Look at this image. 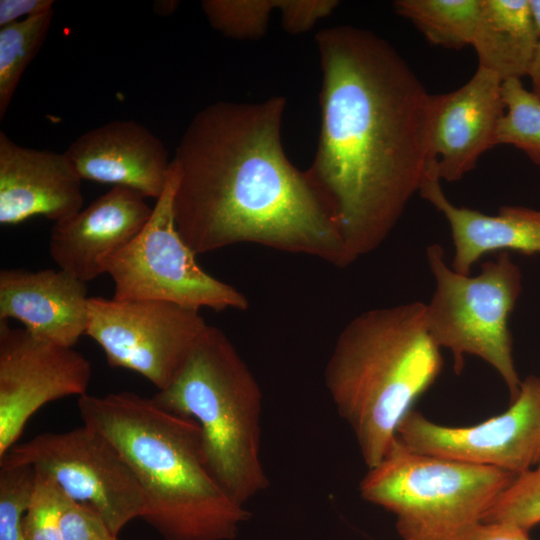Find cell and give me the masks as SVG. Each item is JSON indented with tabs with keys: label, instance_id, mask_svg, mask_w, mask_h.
Listing matches in <instances>:
<instances>
[{
	"label": "cell",
	"instance_id": "obj_1",
	"mask_svg": "<svg viewBox=\"0 0 540 540\" xmlns=\"http://www.w3.org/2000/svg\"><path fill=\"white\" fill-rule=\"evenodd\" d=\"M321 125L306 170L329 209L347 265L389 236L433 164L432 99L385 39L338 25L315 37Z\"/></svg>",
	"mask_w": 540,
	"mask_h": 540
},
{
	"label": "cell",
	"instance_id": "obj_2",
	"mask_svg": "<svg viewBox=\"0 0 540 540\" xmlns=\"http://www.w3.org/2000/svg\"><path fill=\"white\" fill-rule=\"evenodd\" d=\"M285 109L281 96L217 101L188 124L172 160L173 209L196 255L253 243L347 266L329 209L283 149Z\"/></svg>",
	"mask_w": 540,
	"mask_h": 540
},
{
	"label": "cell",
	"instance_id": "obj_3",
	"mask_svg": "<svg viewBox=\"0 0 540 540\" xmlns=\"http://www.w3.org/2000/svg\"><path fill=\"white\" fill-rule=\"evenodd\" d=\"M83 424L108 438L145 495L142 516L165 540H232L251 514L212 475L197 422L122 391L85 394Z\"/></svg>",
	"mask_w": 540,
	"mask_h": 540
},
{
	"label": "cell",
	"instance_id": "obj_4",
	"mask_svg": "<svg viewBox=\"0 0 540 540\" xmlns=\"http://www.w3.org/2000/svg\"><path fill=\"white\" fill-rule=\"evenodd\" d=\"M442 366L440 348L428 331L426 303L370 309L341 330L324 383L368 469L382 460L401 421Z\"/></svg>",
	"mask_w": 540,
	"mask_h": 540
},
{
	"label": "cell",
	"instance_id": "obj_5",
	"mask_svg": "<svg viewBox=\"0 0 540 540\" xmlns=\"http://www.w3.org/2000/svg\"><path fill=\"white\" fill-rule=\"evenodd\" d=\"M152 398L197 422L207 465L232 499L245 506L268 488L261 458L262 391L221 329L208 324L172 382Z\"/></svg>",
	"mask_w": 540,
	"mask_h": 540
},
{
	"label": "cell",
	"instance_id": "obj_6",
	"mask_svg": "<svg viewBox=\"0 0 540 540\" xmlns=\"http://www.w3.org/2000/svg\"><path fill=\"white\" fill-rule=\"evenodd\" d=\"M517 475L409 450L397 438L359 484L396 517L402 540H469Z\"/></svg>",
	"mask_w": 540,
	"mask_h": 540
},
{
	"label": "cell",
	"instance_id": "obj_7",
	"mask_svg": "<svg viewBox=\"0 0 540 540\" xmlns=\"http://www.w3.org/2000/svg\"><path fill=\"white\" fill-rule=\"evenodd\" d=\"M427 262L435 290L426 304L428 331L438 347L448 349L460 373L464 357L488 363L504 381L511 402L521 388L513 357L508 319L522 289L521 270L508 252L484 262L475 276L447 265L439 244L427 247Z\"/></svg>",
	"mask_w": 540,
	"mask_h": 540
},
{
	"label": "cell",
	"instance_id": "obj_8",
	"mask_svg": "<svg viewBox=\"0 0 540 540\" xmlns=\"http://www.w3.org/2000/svg\"><path fill=\"white\" fill-rule=\"evenodd\" d=\"M176 180L171 161L165 189L141 232L104 260L103 271L114 282L113 298L166 301L197 310H247V297L207 273L179 234L173 209Z\"/></svg>",
	"mask_w": 540,
	"mask_h": 540
},
{
	"label": "cell",
	"instance_id": "obj_9",
	"mask_svg": "<svg viewBox=\"0 0 540 540\" xmlns=\"http://www.w3.org/2000/svg\"><path fill=\"white\" fill-rule=\"evenodd\" d=\"M0 464L29 465L47 474L70 500L101 516L117 536L143 516L145 495L128 462L108 438L85 424L15 444Z\"/></svg>",
	"mask_w": 540,
	"mask_h": 540
},
{
	"label": "cell",
	"instance_id": "obj_10",
	"mask_svg": "<svg viewBox=\"0 0 540 540\" xmlns=\"http://www.w3.org/2000/svg\"><path fill=\"white\" fill-rule=\"evenodd\" d=\"M207 325L199 310L171 302L89 297L85 335L111 367L135 371L162 390Z\"/></svg>",
	"mask_w": 540,
	"mask_h": 540
},
{
	"label": "cell",
	"instance_id": "obj_11",
	"mask_svg": "<svg viewBox=\"0 0 540 540\" xmlns=\"http://www.w3.org/2000/svg\"><path fill=\"white\" fill-rule=\"evenodd\" d=\"M396 438L421 454L516 475L529 471L540 458V378L523 380L505 412L468 427L440 425L413 409L398 426Z\"/></svg>",
	"mask_w": 540,
	"mask_h": 540
},
{
	"label": "cell",
	"instance_id": "obj_12",
	"mask_svg": "<svg viewBox=\"0 0 540 540\" xmlns=\"http://www.w3.org/2000/svg\"><path fill=\"white\" fill-rule=\"evenodd\" d=\"M90 362L73 347L0 321V458L49 402L87 394Z\"/></svg>",
	"mask_w": 540,
	"mask_h": 540
},
{
	"label": "cell",
	"instance_id": "obj_13",
	"mask_svg": "<svg viewBox=\"0 0 540 540\" xmlns=\"http://www.w3.org/2000/svg\"><path fill=\"white\" fill-rule=\"evenodd\" d=\"M504 109L502 81L481 67L460 88L433 95L430 150L440 180H460L495 146Z\"/></svg>",
	"mask_w": 540,
	"mask_h": 540
},
{
	"label": "cell",
	"instance_id": "obj_14",
	"mask_svg": "<svg viewBox=\"0 0 540 540\" xmlns=\"http://www.w3.org/2000/svg\"><path fill=\"white\" fill-rule=\"evenodd\" d=\"M144 198L114 186L69 220L54 223L49 241L54 262L86 283L103 274L104 260L128 245L149 220L153 208Z\"/></svg>",
	"mask_w": 540,
	"mask_h": 540
},
{
	"label": "cell",
	"instance_id": "obj_15",
	"mask_svg": "<svg viewBox=\"0 0 540 540\" xmlns=\"http://www.w3.org/2000/svg\"><path fill=\"white\" fill-rule=\"evenodd\" d=\"M81 177L62 153L18 145L0 132V223L41 215L64 222L81 211Z\"/></svg>",
	"mask_w": 540,
	"mask_h": 540
},
{
	"label": "cell",
	"instance_id": "obj_16",
	"mask_svg": "<svg viewBox=\"0 0 540 540\" xmlns=\"http://www.w3.org/2000/svg\"><path fill=\"white\" fill-rule=\"evenodd\" d=\"M64 154L82 180L126 187L156 200L171 165L163 142L134 120H114L90 130Z\"/></svg>",
	"mask_w": 540,
	"mask_h": 540
},
{
	"label": "cell",
	"instance_id": "obj_17",
	"mask_svg": "<svg viewBox=\"0 0 540 540\" xmlns=\"http://www.w3.org/2000/svg\"><path fill=\"white\" fill-rule=\"evenodd\" d=\"M86 282L62 269L0 271V321L16 319L32 334L73 347L88 324Z\"/></svg>",
	"mask_w": 540,
	"mask_h": 540
},
{
	"label": "cell",
	"instance_id": "obj_18",
	"mask_svg": "<svg viewBox=\"0 0 540 540\" xmlns=\"http://www.w3.org/2000/svg\"><path fill=\"white\" fill-rule=\"evenodd\" d=\"M437 171L432 167L420 195L440 211L449 223L454 255L451 268L469 275L485 254L513 250L540 253V210L523 206H503L496 215L454 205L444 194Z\"/></svg>",
	"mask_w": 540,
	"mask_h": 540
},
{
	"label": "cell",
	"instance_id": "obj_19",
	"mask_svg": "<svg viewBox=\"0 0 540 540\" xmlns=\"http://www.w3.org/2000/svg\"><path fill=\"white\" fill-rule=\"evenodd\" d=\"M529 0H481L472 45L478 67L502 82L528 75L539 42Z\"/></svg>",
	"mask_w": 540,
	"mask_h": 540
},
{
	"label": "cell",
	"instance_id": "obj_20",
	"mask_svg": "<svg viewBox=\"0 0 540 540\" xmlns=\"http://www.w3.org/2000/svg\"><path fill=\"white\" fill-rule=\"evenodd\" d=\"M397 14L411 21L432 44L459 49L472 45L481 0H397Z\"/></svg>",
	"mask_w": 540,
	"mask_h": 540
},
{
	"label": "cell",
	"instance_id": "obj_21",
	"mask_svg": "<svg viewBox=\"0 0 540 540\" xmlns=\"http://www.w3.org/2000/svg\"><path fill=\"white\" fill-rule=\"evenodd\" d=\"M54 11L0 27V119L28 64L43 45Z\"/></svg>",
	"mask_w": 540,
	"mask_h": 540
},
{
	"label": "cell",
	"instance_id": "obj_22",
	"mask_svg": "<svg viewBox=\"0 0 540 540\" xmlns=\"http://www.w3.org/2000/svg\"><path fill=\"white\" fill-rule=\"evenodd\" d=\"M506 113L499 120L495 146L513 145L540 165V97L526 90L520 79L502 82Z\"/></svg>",
	"mask_w": 540,
	"mask_h": 540
},
{
	"label": "cell",
	"instance_id": "obj_23",
	"mask_svg": "<svg viewBox=\"0 0 540 540\" xmlns=\"http://www.w3.org/2000/svg\"><path fill=\"white\" fill-rule=\"evenodd\" d=\"M279 0H204L201 8L213 29L240 40L261 38Z\"/></svg>",
	"mask_w": 540,
	"mask_h": 540
},
{
	"label": "cell",
	"instance_id": "obj_24",
	"mask_svg": "<svg viewBox=\"0 0 540 540\" xmlns=\"http://www.w3.org/2000/svg\"><path fill=\"white\" fill-rule=\"evenodd\" d=\"M507 523L529 530L540 523V470L521 473L498 497L483 523Z\"/></svg>",
	"mask_w": 540,
	"mask_h": 540
},
{
	"label": "cell",
	"instance_id": "obj_25",
	"mask_svg": "<svg viewBox=\"0 0 540 540\" xmlns=\"http://www.w3.org/2000/svg\"><path fill=\"white\" fill-rule=\"evenodd\" d=\"M34 486L23 516L27 540H63L61 514L66 495L47 474L35 470Z\"/></svg>",
	"mask_w": 540,
	"mask_h": 540
},
{
	"label": "cell",
	"instance_id": "obj_26",
	"mask_svg": "<svg viewBox=\"0 0 540 540\" xmlns=\"http://www.w3.org/2000/svg\"><path fill=\"white\" fill-rule=\"evenodd\" d=\"M35 475V469L29 465L0 464V540H27L22 520Z\"/></svg>",
	"mask_w": 540,
	"mask_h": 540
},
{
	"label": "cell",
	"instance_id": "obj_27",
	"mask_svg": "<svg viewBox=\"0 0 540 540\" xmlns=\"http://www.w3.org/2000/svg\"><path fill=\"white\" fill-rule=\"evenodd\" d=\"M61 530L63 540H120L89 506L65 497Z\"/></svg>",
	"mask_w": 540,
	"mask_h": 540
},
{
	"label": "cell",
	"instance_id": "obj_28",
	"mask_svg": "<svg viewBox=\"0 0 540 540\" xmlns=\"http://www.w3.org/2000/svg\"><path fill=\"white\" fill-rule=\"evenodd\" d=\"M339 5L336 0H279L278 11L283 29L290 34H301L329 16Z\"/></svg>",
	"mask_w": 540,
	"mask_h": 540
},
{
	"label": "cell",
	"instance_id": "obj_29",
	"mask_svg": "<svg viewBox=\"0 0 540 540\" xmlns=\"http://www.w3.org/2000/svg\"><path fill=\"white\" fill-rule=\"evenodd\" d=\"M52 0H0V27L53 10Z\"/></svg>",
	"mask_w": 540,
	"mask_h": 540
},
{
	"label": "cell",
	"instance_id": "obj_30",
	"mask_svg": "<svg viewBox=\"0 0 540 540\" xmlns=\"http://www.w3.org/2000/svg\"><path fill=\"white\" fill-rule=\"evenodd\" d=\"M469 540H530L528 531L507 523H481Z\"/></svg>",
	"mask_w": 540,
	"mask_h": 540
},
{
	"label": "cell",
	"instance_id": "obj_31",
	"mask_svg": "<svg viewBox=\"0 0 540 540\" xmlns=\"http://www.w3.org/2000/svg\"><path fill=\"white\" fill-rule=\"evenodd\" d=\"M528 75L532 82V92L540 97V40L538 42Z\"/></svg>",
	"mask_w": 540,
	"mask_h": 540
},
{
	"label": "cell",
	"instance_id": "obj_32",
	"mask_svg": "<svg viewBox=\"0 0 540 540\" xmlns=\"http://www.w3.org/2000/svg\"><path fill=\"white\" fill-rule=\"evenodd\" d=\"M178 5V1H156L154 4V11L160 15H169L176 10Z\"/></svg>",
	"mask_w": 540,
	"mask_h": 540
},
{
	"label": "cell",
	"instance_id": "obj_33",
	"mask_svg": "<svg viewBox=\"0 0 540 540\" xmlns=\"http://www.w3.org/2000/svg\"><path fill=\"white\" fill-rule=\"evenodd\" d=\"M529 7L535 30L540 39V0H529Z\"/></svg>",
	"mask_w": 540,
	"mask_h": 540
},
{
	"label": "cell",
	"instance_id": "obj_34",
	"mask_svg": "<svg viewBox=\"0 0 540 540\" xmlns=\"http://www.w3.org/2000/svg\"><path fill=\"white\" fill-rule=\"evenodd\" d=\"M536 469L540 470V458H539V460H538V462L536 464Z\"/></svg>",
	"mask_w": 540,
	"mask_h": 540
}]
</instances>
